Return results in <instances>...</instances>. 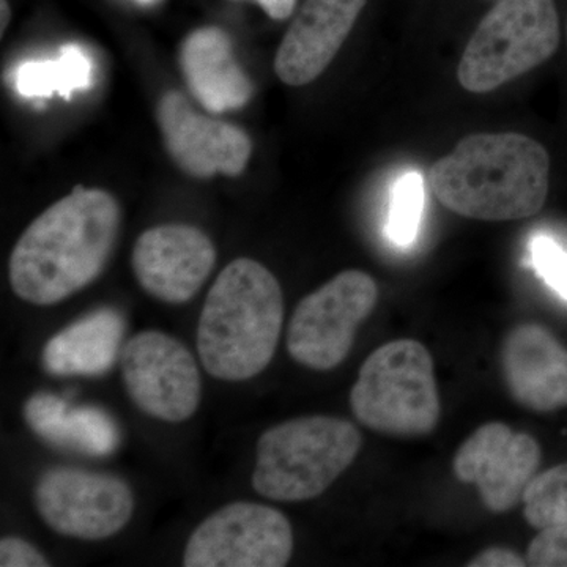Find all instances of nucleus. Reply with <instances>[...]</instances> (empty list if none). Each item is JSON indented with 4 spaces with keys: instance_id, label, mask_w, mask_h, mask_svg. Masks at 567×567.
Returning <instances> with one entry per match:
<instances>
[{
    "instance_id": "1",
    "label": "nucleus",
    "mask_w": 567,
    "mask_h": 567,
    "mask_svg": "<svg viewBox=\"0 0 567 567\" xmlns=\"http://www.w3.org/2000/svg\"><path fill=\"white\" fill-rule=\"evenodd\" d=\"M111 193L76 186L33 219L11 251L9 278L25 303L52 306L100 278L121 234Z\"/></svg>"
},
{
    "instance_id": "2",
    "label": "nucleus",
    "mask_w": 567,
    "mask_h": 567,
    "mask_svg": "<svg viewBox=\"0 0 567 567\" xmlns=\"http://www.w3.org/2000/svg\"><path fill=\"white\" fill-rule=\"evenodd\" d=\"M548 183L546 148L518 133L466 136L429 171L440 204L480 221L532 218L546 204Z\"/></svg>"
},
{
    "instance_id": "3",
    "label": "nucleus",
    "mask_w": 567,
    "mask_h": 567,
    "mask_svg": "<svg viewBox=\"0 0 567 567\" xmlns=\"http://www.w3.org/2000/svg\"><path fill=\"white\" fill-rule=\"evenodd\" d=\"M284 323L276 276L257 260L238 257L213 282L197 323V353L223 382H245L274 360Z\"/></svg>"
},
{
    "instance_id": "4",
    "label": "nucleus",
    "mask_w": 567,
    "mask_h": 567,
    "mask_svg": "<svg viewBox=\"0 0 567 567\" xmlns=\"http://www.w3.org/2000/svg\"><path fill=\"white\" fill-rule=\"evenodd\" d=\"M363 439L342 417L312 415L284 421L257 442L252 487L274 502H306L322 495L353 464Z\"/></svg>"
},
{
    "instance_id": "5",
    "label": "nucleus",
    "mask_w": 567,
    "mask_h": 567,
    "mask_svg": "<svg viewBox=\"0 0 567 567\" xmlns=\"http://www.w3.org/2000/svg\"><path fill=\"white\" fill-rule=\"evenodd\" d=\"M353 415L365 427L391 436H424L440 420L431 353L415 339L379 347L361 365L350 393Z\"/></svg>"
},
{
    "instance_id": "6",
    "label": "nucleus",
    "mask_w": 567,
    "mask_h": 567,
    "mask_svg": "<svg viewBox=\"0 0 567 567\" xmlns=\"http://www.w3.org/2000/svg\"><path fill=\"white\" fill-rule=\"evenodd\" d=\"M558 44L554 0H498L466 44L458 82L473 93L495 91L546 62Z\"/></svg>"
},
{
    "instance_id": "7",
    "label": "nucleus",
    "mask_w": 567,
    "mask_h": 567,
    "mask_svg": "<svg viewBox=\"0 0 567 567\" xmlns=\"http://www.w3.org/2000/svg\"><path fill=\"white\" fill-rule=\"evenodd\" d=\"M379 287L361 270H346L295 308L287 350L298 364L331 371L349 357L358 328L374 312Z\"/></svg>"
},
{
    "instance_id": "8",
    "label": "nucleus",
    "mask_w": 567,
    "mask_h": 567,
    "mask_svg": "<svg viewBox=\"0 0 567 567\" xmlns=\"http://www.w3.org/2000/svg\"><path fill=\"white\" fill-rule=\"evenodd\" d=\"M44 524L65 537L107 539L132 520L134 495L122 477L73 466L47 470L33 488Z\"/></svg>"
},
{
    "instance_id": "9",
    "label": "nucleus",
    "mask_w": 567,
    "mask_h": 567,
    "mask_svg": "<svg viewBox=\"0 0 567 567\" xmlns=\"http://www.w3.org/2000/svg\"><path fill=\"white\" fill-rule=\"evenodd\" d=\"M292 551V525L281 511L260 503L234 502L194 529L183 566L282 567Z\"/></svg>"
},
{
    "instance_id": "10",
    "label": "nucleus",
    "mask_w": 567,
    "mask_h": 567,
    "mask_svg": "<svg viewBox=\"0 0 567 567\" xmlns=\"http://www.w3.org/2000/svg\"><path fill=\"white\" fill-rule=\"evenodd\" d=\"M122 379L133 404L164 423H183L197 412L203 379L196 358L163 331H142L122 347Z\"/></svg>"
},
{
    "instance_id": "11",
    "label": "nucleus",
    "mask_w": 567,
    "mask_h": 567,
    "mask_svg": "<svg viewBox=\"0 0 567 567\" xmlns=\"http://www.w3.org/2000/svg\"><path fill=\"white\" fill-rule=\"evenodd\" d=\"M539 464L540 447L532 435L487 423L458 447L453 470L462 483L475 484L491 513L505 514L524 499Z\"/></svg>"
},
{
    "instance_id": "12",
    "label": "nucleus",
    "mask_w": 567,
    "mask_h": 567,
    "mask_svg": "<svg viewBox=\"0 0 567 567\" xmlns=\"http://www.w3.org/2000/svg\"><path fill=\"white\" fill-rule=\"evenodd\" d=\"M216 265V248L189 224H163L145 230L134 244L133 274L142 289L163 303H188Z\"/></svg>"
},
{
    "instance_id": "13",
    "label": "nucleus",
    "mask_w": 567,
    "mask_h": 567,
    "mask_svg": "<svg viewBox=\"0 0 567 567\" xmlns=\"http://www.w3.org/2000/svg\"><path fill=\"white\" fill-rule=\"evenodd\" d=\"M156 121L171 158L189 177H238L248 166L252 152L248 134L194 111L181 92L164 93Z\"/></svg>"
},
{
    "instance_id": "14",
    "label": "nucleus",
    "mask_w": 567,
    "mask_h": 567,
    "mask_svg": "<svg viewBox=\"0 0 567 567\" xmlns=\"http://www.w3.org/2000/svg\"><path fill=\"white\" fill-rule=\"evenodd\" d=\"M503 380L511 398L532 412L567 406V350L536 323L514 327L499 350Z\"/></svg>"
},
{
    "instance_id": "15",
    "label": "nucleus",
    "mask_w": 567,
    "mask_h": 567,
    "mask_svg": "<svg viewBox=\"0 0 567 567\" xmlns=\"http://www.w3.org/2000/svg\"><path fill=\"white\" fill-rule=\"evenodd\" d=\"M365 0H305L276 52L275 71L284 84L316 81L352 32Z\"/></svg>"
},
{
    "instance_id": "16",
    "label": "nucleus",
    "mask_w": 567,
    "mask_h": 567,
    "mask_svg": "<svg viewBox=\"0 0 567 567\" xmlns=\"http://www.w3.org/2000/svg\"><path fill=\"white\" fill-rule=\"evenodd\" d=\"M181 65L189 91L205 110H238L251 99V81L235 61L233 41L221 29L189 33L182 44Z\"/></svg>"
},
{
    "instance_id": "17",
    "label": "nucleus",
    "mask_w": 567,
    "mask_h": 567,
    "mask_svg": "<svg viewBox=\"0 0 567 567\" xmlns=\"http://www.w3.org/2000/svg\"><path fill=\"white\" fill-rule=\"evenodd\" d=\"M125 319L103 308L52 336L43 347V368L54 375H102L121 360Z\"/></svg>"
},
{
    "instance_id": "18",
    "label": "nucleus",
    "mask_w": 567,
    "mask_h": 567,
    "mask_svg": "<svg viewBox=\"0 0 567 567\" xmlns=\"http://www.w3.org/2000/svg\"><path fill=\"white\" fill-rule=\"evenodd\" d=\"M25 423L51 445L107 456L121 442L114 420L96 406H71L59 395L37 393L24 404Z\"/></svg>"
},
{
    "instance_id": "19",
    "label": "nucleus",
    "mask_w": 567,
    "mask_h": 567,
    "mask_svg": "<svg viewBox=\"0 0 567 567\" xmlns=\"http://www.w3.org/2000/svg\"><path fill=\"white\" fill-rule=\"evenodd\" d=\"M92 82V62L76 44H66L55 61L22 63L14 74V85L22 96L47 99L59 93L70 100L71 93L87 89Z\"/></svg>"
},
{
    "instance_id": "20",
    "label": "nucleus",
    "mask_w": 567,
    "mask_h": 567,
    "mask_svg": "<svg viewBox=\"0 0 567 567\" xmlns=\"http://www.w3.org/2000/svg\"><path fill=\"white\" fill-rule=\"evenodd\" d=\"M524 516L536 529L567 524V464L533 477L524 494Z\"/></svg>"
},
{
    "instance_id": "21",
    "label": "nucleus",
    "mask_w": 567,
    "mask_h": 567,
    "mask_svg": "<svg viewBox=\"0 0 567 567\" xmlns=\"http://www.w3.org/2000/svg\"><path fill=\"white\" fill-rule=\"evenodd\" d=\"M424 181L420 173L410 171L394 183L388 210L386 235L398 246L415 241L424 210Z\"/></svg>"
},
{
    "instance_id": "22",
    "label": "nucleus",
    "mask_w": 567,
    "mask_h": 567,
    "mask_svg": "<svg viewBox=\"0 0 567 567\" xmlns=\"http://www.w3.org/2000/svg\"><path fill=\"white\" fill-rule=\"evenodd\" d=\"M532 264L547 286L567 301V251L548 235H536L529 244Z\"/></svg>"
},
{
    "instance_id": "23",
    "label": "nucleus",
    "mask_w": 567,
    "mask_h": 567,
    "mask_svg": "<svg viewBox=\"0 0 567 567\" xmlns=\"http://www.w3.org/2000/svg\"><path fill=\"white\" fill-rule=\"evenodd\" d=\"M528 566L567 567V524L540 529L527 554Z\"/></svg>"
},
{
    "instance_id": "24",
    "label": "nucleus",
    "mask_w": 567,
    "mask_h": 567,
    "mask_svg": "<svg viewBox=\"0 0 567 567\" xmlns=\"http://www.w3.org/2000/svg\"><path fill=\"white\" fill-rule=\"evenodd\" d=\"M0 566L2 567H48V558L22 537L7 536L0 540Z\"/></svg>"
},
{
    "instance_id": "25",
    "label": "nucleus",
    "mask_w": 567,
    "mask_h": 567,
    "mask_svg": "<svg viewBox=\"0 0 567 567\" xmlns=\"http://www.w3.org/2000/svg\"><path fill=\"white\" fill-rule=\"evenodd\" d=\"M527 565V559L505 547L486 548L468 563L470 567H524Z\"/></svg>"
},
{
    "instance_id": "26",
    "label": "nucleus",
    "mask_w": 567,
    "mask_h": 567,
    "mask_svg": "<svg viewBox=\"0 0 567 567\" xmlns=\"http://www.w3.org/2000/svg\"><path fill=\"white\" fill-rule=\"evenodd\" d=\"M271 20H287L293 13L297 0H256Z\"/></svg>"
},
{
    "instance_id": "27",
    "label": "nucleus",
    "mask_w": 567,
    "mask_h": 567,
    "mask_svg": "<svg viewBox=\"0 0 567 567\" xmlns=\"http://www.w3.org/2000/svg\"><path fill=\"white\" fill-rule=\"evenodd\" d=\"M0 7H2V24H0V29H2L3 35V33H6V29L9 28L11 11L9 2H7V0H2V2H0Z\"/></svg>"
},
{
    "instance_id": "28",
    "label": "nucleus",
    "mask_w": 567,
    "mask_h": 567,
    "mask_svg": "<svg viewBox=\"0 0 567 567\" xmlns=\"http://www.w3.org/2000/svg\"><path fill=\"white\" fill-rule=\"evenodd\" d=\"M142 2H152V0H142Z\"/></svg>"
}]
</instances>
